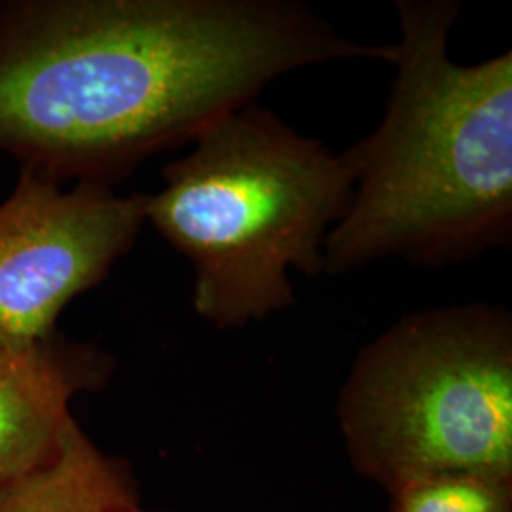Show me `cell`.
I'll list each match as a JSON object with an SVG mask.
<instances>
[{
  "label": "cell",
  "instance_id": "1",
  "mask_svg": "<svg viewBox=\"0 0 512 512\" xmlns=\"http://www.w3.org/2000/svg\"><path fill=\"white\" fill-rule=\"evenodd\" d=\"M294 0L0 4V152L57 183L112 186L190 145L275 78L393 61Z\"/></svg>",
  "mask_w": 512,
  "mask_h": 512
},
{
  "label": "cell",
  "instance_id": "2",
  "mask_svg": "<svg viewBox=\"0 0 512 512\" xmlns=\"http://www.w3.org/2000/svg\"><path fill=\"white\" fill-rule=\"evenodd\" d=\"M401 38L378 128L344 150L353 190L325 272L385 258L440 268L511 245L512 54L450 57L458 0H397Z\"/></svg>",
  "mask_w": 512,
  "mask_h": 512
},
{
  "label": "cell",
  "instance_id": "3",
  "mask_svg": "<svg viewBox=\"0 0 512 512\" xmlns=\"http://www.w3.org/2000/svg\"><path fill=\"white\" fill-rule=\"evenodd\" d=\"M147 222L194 268V311L243 329L294 304L289 272H325L353 171L342 154L256 101L224 114L162 169Z\"/></svg>",
  "mask_w": 512,
  "mask_h": 512
},
{
  "label": "cell",
  "instance_id": "4",
  "mask_svg": "<svg viewBox=\"0 0 512 512\" xmlns=\"http://www.w3.org/2000/svg\"><path fill=\"white\" fill-rule=\"evenodd\" d=\"M336 416L351 467L389 495L442 473L512 478L511 313H404L357 353Z\"/></svg>",
  "mask_w": 512,
  "mask_h": 512
},
{
  "label": "cell",
  "instance_id": "5",
  "mask_svg": "<svg viewBox=\"0 0 512 512\" xmlns=\"http://www.w3.org/2000/svg\"><path fill=\"white\" fill-rule=\"evenodd\" d=\"M147 194L109 184L61 183L23 169L0 203V348H27L57 332L67 304L110 274L143 226Z\"/></svg>",
  "mask_w": 512,
  "mask_h": 512
},
{
  "label": "cell",
  "instance_id": "6",
  "mask_svg": "<svg viewBox=\"0 0 512 512\" xmlns=\"http://www.w3.org/2000/svg\"><path fill=\"white\" fill-rule=\"evenodd\" d=\"M114 359L59 332L27 348H0V490L54 465L80 393L109 384Z\"/></svg>",
  "mask_w": 512,
  "mask_h": 512
},
{
  "label": "cell",
  "instance_id": "7",
  "mask_svg": "<svg viewBox=\"0 0 512 512\" xmlns=\"http://www.w3.org/2000/svg\"><path fill=\"white\" fill-rule=\"evenodd\" d=\"M135 501L131 467L105 454L76 420L50 469L0 490V512H122Z\"/></svg>",
  "mask_w": 512,
  "mask_h": 512
},
{
  "label": "cell",
  "instance_id": "8",
  "mask_svg": "<svg viewBox=\"0 0 512 512\" xmlns=\"http://www.w3.org/2000/svg\"><path fill=\"white\" fill-rule=\"evenodd\" d=\"M391 512H512V478L471 471L421 478L391 495Z\"/></svg>",
  "mask_w": 512,
  "mask_h": 512
},
{
  "label": "cell",
  "instance_id": "9",
  "mask_svg": "<svg viewBox=\"0 0 512 512\" xmlns=\"http://www.w3.org/2000/svg\"><path fill=\"white\" fill-rule=\"evenodd\" d=\"M122 512H171V511H150V509H145L143 505H141V501H135V503H131L128 505L126 509Z\"/></svg>",
  "mask_w": 512,
  "mask_h": 512
}]
</instances>
